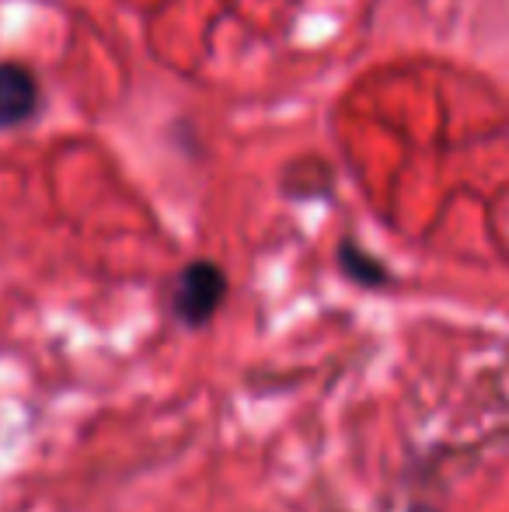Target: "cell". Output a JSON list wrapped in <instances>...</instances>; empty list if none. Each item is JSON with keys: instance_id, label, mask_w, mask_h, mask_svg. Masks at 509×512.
I'll use <instances>...</instances> for the list:
<instances>
[{"instance_id": "1", "label": "cell", "mask_w": 509, "mask_h": 512, "mask_svg": "<svg viewBox=\"0 0 509 512\" xmlns=\"http://www.w3.org/2000/svg\"><path fill=\"white\" fill-rule=\"evenodd\" d=\"M227 272L217 262L196 258L189 262L175 279V297H171V310L185 328H206L227 300Z\"/></svg>"}, {"instance_id": "2", "label": "cell", "mask_w": 509, "mask_h": 512, "mask_svg": "<svg viewBox=\"0 0 509 512\" xmlns=\"http://www.w3.org/2000/svg\"><path fill=\"white\" fill-rule=\"evenodd\" d=\"M39 81L21 63H0V129L25 126L39 112Z\"/></svg>"}, {"instance_id": "3", "label": "cell", "mask_w": 509, "mask_h": 512, "mask_svg": "<svg viewBox=\"0 0 509 512\" xmlns=\"http://www.w3.org/2000/svg\"><path fill=\"white\" fill-rule=\"evenodd\" d=\"M339 265L353 283L367 286V290H381V286L391 283V269L374 258L370 251H363L356 241H342L339 244Z\"/></svg>"}, {"instance_id": "4", "label": "cell", "mask_w": 509, "mask_h": 512, "mask_svg": "<svg viewBox=\"0 0 509 512\" xmlns=\"http://www.w3.org/2000/svg\"><path fill=\"white\" fill-rule=\"evenodd\" d=\"M408 512H436L433 506H415V509H408Z\"/></svg>"}]
</instances>
